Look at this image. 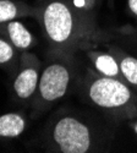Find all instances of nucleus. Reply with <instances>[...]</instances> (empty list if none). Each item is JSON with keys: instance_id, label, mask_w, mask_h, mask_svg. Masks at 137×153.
<instances>
[{"instance_id": "1", "label": "nucleus", "mask_w": 137, "mask_h": 153, "mask_svg": "<svg viewBox=\"0 0 137 153\" xmlns=\"http://www.w3.org/2000/svg\"><path fill=\"white\" fill-rule=\"evenodd\" d=\"M108 119L63 108L54 113L44 125L39 146L47 152L59 153L104 152L114 137V126L108 123Z\"/></svg>"}, {"instance_id": "2", "label": "nucleus", "mask_w": 137, "mask_h": 153, "mask_svg": "<svg viewBox=\"0 0 137 153\" xmlns=\"http://www.w3.org/2000/svg\"><path fill=\"white\" fill-rule=\"evenodd\" d=\"M38 21L53 52L72 53L92 36L93 26L86 12L70 0H43Z\"/></svg>"}, {"instance_id": "3", "label": "nucleus", "mask_w": 137, "mask_h": 153, "mask_svg": "<svg viewBox=\"0 0 137 153\" xmlns=\"http://www.w3.org/2000/svg\"><path fill=\"white\" fill-rule=\"evenodd\" d=\"M80 92L88 104L116 120L137 117V96L122 80L88 71L81 81Z\"/></svg>"}, {"instance_id": "4", "label": "nucleus", "mask_w": 137, "mask_h": 153, "mask_svg": "<svg viewBox=\"0 0 137 153\" xmlns=\"http://www.w3.org/2000/svg\"><path fill=\"white\" fill-rule=\"evenodd\" d=\"M75 76L76 70L72 53L53 52L41 71L37 92L31 102L33 119L42 115L70 92Z\"/></svg>"}, {"instance_id": "5", "label": "nucleus", "mask_w": 137, "mask_h": 153, "mask_svg": "<svg viewBox=\"0 0 137 153\" xmlns=\"http://www.w3.org/2000/svg\"><path fill=\"white\" fill-rule=\"evenodd\" d=\"M42 71V61L33 53L23 50L17 68L11 75V92L17 100L31 103L38 87Z\"/></svg>"}, {"instance_id": "6", "label": "nucleus", "mask_w": 137, "mask_h": 153, "mask_svg": "<svg viewBox=\"0 0 137 153\" xmlns=\"http://www.w3.org/2000/svg\"><path fill=\"white\" fill-rule=\"evenodd\" d=\"M0 36L7 39L20 50H28L36 45V38L31 31L19 20L0 22Z\"/></svg>"}, {"instance_id": "7", "label": "nucleus", "mask_w": 137, "mask_h": 153, "mask_svg": "<svg viewBox=\"0 0 137 153\" xmlns=\"http://www.w3.org/2000/svg\"><path fill=\"white\" fill-rule=\"evenodd\" d=\"M86 55L90 59L93 70L107 77H114L125 81L120 71L119 62L116 58L110 52H103V50H86Z\"/></svg>"}, {"instance_id": "8", "label": "nucleus", "mask_w": 137, "mask_h": 153, "mask_svg": "<svg viewBox=\"0 0 137 153\" xmlns=\"http://www.w3.org/2000/svg\"><path fill=\"white\" fill-rule=\"evenodd\" d=\"M23 17L38 20L39 5L32 6L21 0H0V22L16 21Z\"/></svg>"}, {"instance_id": "9", "label": "nucleus", "mask_w": 137, "mask_h": 153, "mask_svg": "<svg viewBox=\"0 0 137 153\" xmlns=\"http://www.w3.org/2000/svg\"><path fill=\"white\" fill-rule=\"evenodd\" d=\"M109 52L116 58L125 82H127L135 91H137V59L126 54L124 50L115 45H110Z\"/></svg>"}, {"instance_id": "10", "label": "nucleus", "mask_w": 137, "mask_h": 153, "mask_svg": "<svg viewBox=\"0 0 137 153\" xmlns=\"http://www.w3.org/2000/svg\"><path fill=\"white\" fill-rule=\"evenodd\" d=\"M27 127V119L21 113H7L0 115V137H19Z\"/></svg>"}, {"instance_id": "11", "label": "nucleus", "mask_w": 137, "mask_h": 153, "mask_svg": "<svg viewBox=\"0 0 137 153\" xmlns=\"http://www.w3.org/2000/svg\"><path fill=\"white\" fill-rule=\"evenodd\" d=\"M21 53L22 50L0 36V66L6 69L10 75H12L16 70Z\"/></svg>"}, {"instance_id": "12", "label": "nucleus", "mask_w": 137, "mask_h": 153, "mask_svg": "<svg viewBox=\"0 0 137 153\" xmlns=\"http://www.w3.org/2000/svg\"><path fill=\"white\" fill-rule=\"evenodd\" d=\"M127 6L129 10L131 11V14L137 17V0H127Z\"/></svg>"}]
</instances>
